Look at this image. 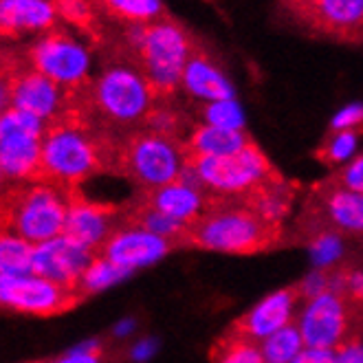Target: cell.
Returning a JSON list of instances; mask_svg holds the SVG:
<instances>
[{
  "label": "cell",
  "mask_w": 363,
  "mask_h": 363,
  "mask_svg": "<svg viewBox=\"0 0 363 363\" xmlns=\"http://www.w3.org/2000/svg\"><path fill=\"white\" fill-rule=\"evenodd\" d=\"M115 150L117 143L95 135L82 113L69 108V113L47 123L35 181L62 189H77L91 174L113 169Z\"/></svg>",
  "instance_id": "1"
},
{
  "label": "cell",
  "mask_w": 363,
  "mask_h": 363,
  "mask_svg": "<svg viewBox=\"0 0 363 363\" xmlns=\"http://www.w3.org/2000/svg\"><path fill=\"white\" fill-rule=\"evenodd\" d=\"M128 42L137 53L139 71L159 99L169 97L181 86L183 71L199 47L187 29L167 16L152 25H130Z\"/></svg>",
  "instance_id": "2"
},
{
  "label": "cell",
  "mask_w": 363,
  "mask_h": 363,
  "mask_svg": "<svg viewBox=\"0 0 363 363\" xmlns=\"http://www.w3.org/2000/svg\"><path fill=\"white\" fill-rule=\"evenodd\" d=\"M69 191L45 181H23L0 191V229L42 245L62 236Z\"/></svg>",
  "instance_id": "3"
},
{
  "label": "cell",
  "mask_w": 363,
  "mask_h": 363,
  "mask_svg": "<svg viewBox=\"0 0 363 363\" xmlns=\"http://www.w3.org/2000/svg\"><path fill=\"white\" fill-rule=\"evenodd\" d=\"M277 240L280 225L262 218L247 201L242 205L207 207L183 236L187 245L223 253H258L271 249Z\"/></svg>",
  "instance_id": "4"
},
{
  "label": "cell",
  "mask_w": 363,
  "mask_h": 363,
  "mask_svg": "<svg viewBox=\"0 0 363 363\" xmlns=\"http://www.w3.org/2000/svg\"><path fill=\"white\" fill-rule=\"evenodd\" d=\"M187 165L185 143L152 130L135 133L117 143L113 169L145 189H157L181 179Z\"/></svg>",
  "instance_id": "5"
},
{
  "label": "cell",
  "mask_w": 363,
  "mask_h": 363,
  "mask_svg": "<svg viewBox=\"0 0 363 363\" xmlns=\"http://www.w3.org/2000/svg\"><path fill=\"white\" fill-rule=\"evenodd\" d=\"M157 93L145 75L128 64H113L93 82L89 101L111 123L130 125L150 117L157 108Z\"/></svg>",
  "instance_id": "6"
},
{
  "label": "cell",
  "mask_w": 363,
  "mask_h": 363,
  "mask_svg": "<svg viewBox=\"0 0 363 363\" xmlns=\"http://www.w3.org/2000/svg\"><path fill=\"white\" fill-rule=\"evenodd\" d=\"M187 165L196 172L203 187L225 199L247 196L275 174L269 159L253 141L236 155L191 157Z\"/></svg>",
  "instance_id": "7"
},
{
  "label": "cell",
  "mask_w": 363,
  "mask_h": 363,
  "mask_svg": "<svg viewBox=\"0 0 363 363\" xmlns=\"http://www.w3.org/2000/svg\"><path fill=\"white\" fill-rule=\"evenodd\" d=\"M47 123L23 111L0 115V169L5 177L35 181Z\"/></svg>",
  "instance_id": "8"
},
{
  "label": "cell",
  "mask_w": 363,
  "mask_h": 363,
  "mask_svg": "<svg viewBox=\"0 0 363 363\" xmlns=\"http://www.w3.org/2000/svg\"><path fill=\"white\" fill-rule=\"evenodd\" d=\"M354 311H361V306L352 304L348 297L337 291H326L308 300L300 319H297L304 346L319 350H339L341 346L350 344Z\"/></svg>",
  "instance_id": "9"
},
{
  "label": "cell",
  "mask_w": 363,
  "mask_h": 363,
  "mask_svg": "<svg viewBox=\"0 0 363 363\" xmlns=\"http://www.w3.org/2000/svg\"><path fill=\"white\" fill-rule=\"evenodd\" d=\"M31 67L60 84L67 91H77L86 84L91 71V51L69 33H49L31 49Z\"/></svg>",
  "instance_id": "10"
},
{
  "label": "cell",
  "mask_w": 363,
  "mask_h": 363,
  "mask_svg": "<svg viewBox=\"0 0 363 363\" xmlns=\"http://www.w3.org/2000/svg\"><path fill=\"white\" fill-rule=\"evenodd\" d=\"M82 302L75 291L62 289L38 275H0V308L51 317Z\"/></svg>",
  "instance_id": "11"
},
{
  "label": "cell",
  "mask_w": 363,
  "mask_h": 363,
  "mask_svg": "<svg viewBox=\"0 0 363 363\" xmlns=\"http://www.w3.org/2000/svg\"><path fill=\"white\" fill-rule=\"evenodd\" d=\"M95 258H97L95 251L77 245L67 236H57L53 240L35 245L33 275L45 277V280L55 282L57 286L75 291L79 295V282Z\"/></svg>",
  "instance_id": "12"
},
{
  "label": "cell",
  "mask_w": 363,
  "mask_h": 363,
  "mask_svg": "<svg viewBox=\"0 0 363 363\" xmlns=\"http://www.w3.org/2000/svg\"><path fill=\"white\" fill-rule=\"evenodd\" d=\"M117 229L119 225L115 207L84 199L79 189L69 191L67 220H64L62 236L99 253V249L108 242V238Z\"/></svg>",
  "instance_id": "13"
},
{
  "label": "cell",
  "mask_w": 363,
  "mask_h": 363,
  "mask_svg": "<svg viewBox=\"0 0 363 363\" xmlns=\"http://www.w3.org/2000/svg\"><path fill=\"white\" fill-rule=\"evenodd\" d=\"M11 108L29 113L45 123L69 113L71 93L35 69L11 73Z\"/></svg>",
  "instance_id": "14"
},
{
  "label": "cell",
  "mask_w": 363,
  "mask_h": 363,
  "mask_svg": "<svg viewBox=\"0 0 363 363\" xmlns=\"http://www.w3.org/2000/svg\"><path fill=\"white\" fill-rule=\"evenodd\" d=\"M143 203L167 213L169 218H174L187 227L196 223L209 207L205 187L201 185L196 172L189 165H185L179 181L157 189H145Z\"/></svg>",
  "instance_id": "15"
},
{
  "label": "cell",
  "mask_w": 363,
  "mask_h": 363,
  "mask_svg": "<svg viewBox=\"0 0 363 363\" xmlns=\"http://www.w3.org/2000/svg\"><path fill=\"white\" fill-rule=\"evenodd\" d=\"M169 249H172V242L169 240L155 236V233L145 229L123 225L108 238V242L99 249L97 255L128 271H135V269L159 262L163 255H167Z\"/></svg>",
  "instance_id": "16"
},
{
  "label": "cell",
  "mask_w": 363,
  "mask_h": 363,
  "mask_svg": "<svg viewBox=\"0 0 363 363\" xmlns=\"http://www.w3.org/2000/svg\"><path fill=\"white\" fill-rule=\"evenodd\" d=\"M297 289H282L267 295L264 300L255 304L245 317H240L229 333L238 335L249 341H264L273 333L282 330L291 324V315L297 302Z\"/></svg>",
  "instance_id": "17"
},
{
  "label": "cell",
  "mask_w": 363,
  "mask_h": 363,
  "mask_svg": "<svg viewBox=\"0 0 363 363\" xmlns=\"http://www.w3.org/2000/svg\"><path fill=\"white\" fill-rule=\"evenodd\" d=\"M302 20L328 38L363 42V0H317Z\"/></svg>",
  "instance_id": "18"
},
{
  "label": "cell",
  "mask_w": 363,
  "mask_h": 363,
  "mask_svg": "<svg viewBox=\"0 0 363 363\" xmlns=\"http://www.w3.org/2000/svg\"><path fill=\"white\" fill-rule=\"evenodd\" d=\"M181 86L189 95L203 101H225L236 97V91H233L227 75L220 73V69L209 60V55L201 47H196L194 55L189 57L183 71Z\"/></svg>",
  "instance_id": "19"
},
{
  "label": "cell",
  "mask_w": 363,
  "mask_h": 363,
  "mask_svg": "<svg viewBox=\"0 0 363 363\" xmlns=\"http://www.w3.org/2000/svg\"><path fill=\"white\" fill-rule=\"evenodd\" d=\"M57 16L55 0H0V33L47 31Z\"/></svg>",
  "instance_id": "20"
},
{
  "label": "cell",
  "mask_w": 363,
  "mask_h": 363,
  "mask_svg": "<svg viewBox=\"0 0 363 363\" xmlns=\"http://www.w3.org/2000/svg\"><path fill=\"white\" fill-rule=\"evenodd\" d=\"M249 143L251 139L245 130H225V128L201 123L185 141V157H227L240 152Z\"/></svg>",
  "instance_id": "21"
},
{
  "label": "cell",
  "mask_w": 363,
  "mask_h": 363,
  "mask_svg": "<svg viewBox=\"0 0 363 363\" xmlns=\"http://www.w3.org/2000/svg\"><path fill=\"white\" fill-rule=\"evenodd\" d=\"M328 220L344 231H363V194L344 187H330L324 196Z\"/></svg>",
  "instance_id": "22"
},
{
  "label": "cell",
  "mask_w": 363,
  "mask_h": 363,
  "mask_svg": "<svg viewBox=\"0 0 363 363\" xmlns=\"http://www.w3.org/2000/svg\"><path fill=\"white\" fill-rule=\"evenodd\" d=\"M95 3L108 11L113 18L123 20L130 25H152L165 18L161 0H95Z\"/></svg>",
  "instance_id": "23"
},
{
  "label": "cell",
  "mask_w": 363,
  "mask_h": 363,
  "mask_svg": "<svg viewBox=\"0 0 363 363\" xmlns=\"http://www.w3.org/2000/svg\"><path fill=\"white\" fill-rule=\"evenodd\" d=\"M33 245L0 229V275H33Z\"/></svg>",
  "instance_id": "24"
},
{
  "label": "cell",
  "mask_w": 363,
  "mask_h": 363,
  "mask_svg": "<svg viewBox=\"0 0 363 363\" xmlns=\"http://www.w3.org/2000/svg\"><path fill=\"white\" fill-rule=\"evenodd\" d=\"M130 227H139V229H145L155 233V236H161L165 240H183L185 231H187V225L169 218L167 213L145 205V203H139L133 213H130Z\"/></svg>",
  "instance_id": "25"
},
{
  "label": "cell",
  "mask_w": 363,
  "mask_h": 363,
  "mask_svg": "<svg viewBox=\"0 0 363 363\" xmlns=\"http://www.w3.org/2000/svg\"><path fill=\"white\" fill-rule=\"evenodd\" d=\"M304 350V339L297 324H289L282 330L273 333L260 344L264 363H291Z\"/></svg>",
  "instance_id": "26"
},
{
  "label": "cell",
  "mask_w": 363,
  "mask_h": 363,
  "mask_svg": "<svg viewBox=\"0 0 363 363\" xmlns=\"http://www.w3.org/2000/svg\"><path fill=\"white\" fill-rule=\"evenodd\" d=\"M133 271H128L111 260L101 258V255H97V258L93 260V264L89 267V271L84 273L82 282H79V295L86 297L91 293H97V291H104L108 289L121 280H125L128 275H130Z\"/></svg>",
  "instance_id": "27"
},
{
  "label": "cell",
  "mask_w": 363,
  "mask_h": 363,
  "mask_svg": "<svg viewBox=\"0 0 363 363\" xmlns=\"http://www.w3.org/2000/svg\"><path fill=\"white\" fill-rule=\"evenodd\" d=\"M211 357L213 363H264L260 346L233 333H227L223 341H218Z\"/></svg>",
  "instance_id": "28"
},
{
  "label": "cell",
  "mask_w": 363,
  "mask_h": 363,
  "mask_svg": "<svg viewBox=\"0 0 363 363\" xmlns=\"http://www.w3.org/2000/svg\"><path fill=\"white\" fill-rule=\"evenodd\" d=\"M201 119L207 125L225 128V130H245V115L236 99L207 101L201 108Z\"/></svg>",
  "instance_id": "29"
},
{
  "label": "cell",
  "mask_w": 363,
  "mask_h": 363,
  "mask_svg": "<svg viewBox=\"0 0 363 363\" xmlns=\"http://www.w3.org/2000/svg\"><path fill=\"white\" fill-rule=\"evenodd\" d=\"M359 143V130H341V133H330L326 137V141L322 143V147L317 150V157L324 163H346Z\"/></svg>",
  "instance_id": "30"
},
{
  "label": "cell",
  "mask_w": 363,
  "mask_h": 363,
  "mask_svg": "<svg viewBox=\"0 0 363 363\" xmlns=\"http://www.w3.org/2000/svg\"><path fill=\"white\" fill-rule=\"evenodd\" d=\"M341 253H344V242H341V238L333 231L319 233L311 245V260L315 269L328 271V267H333L341 258Z\"/></svg>",
  "instance_id": "31"
},
{
  "label": "cell",
  "mask_w": 363,
  "mask_h": 363,
  "mask_svg": "<svg viewBox=\"0 0 363 363\" xmlns=\"http://www.w3.org/2000/svg\"><path fill=\"white\" fill-rule=\"evenodd\" d=\"M60 16L77 27H89L93 23V5L95 0H55Z\"/></svg>",
  "instance_id": "32"
},
{
  "label": "cell",
  "mask_w": 363,
  "mask_h": 363,
  "mask_svg": "<svg viewBox=\"0 0 363 363\" xmlns=\"http://www.w3.org/2000/svg\"><path fill=\"white\" fill-rule=\"evenodd\" d=\"M101 344L99 341H86L73 350H69L67 354H62L49 363H101Z\"/></svg>",
  "instance_id": "33"
},
{
  "label": "cell",
  "mask_w": 363,
  "mask_h": 363,
  "mask_svg": "<svg viewBox=\"0 0 363 363\" xmlns=\"http://www.w3.org/2000/svg\"><path fill=\"white\" fill-rule=\"evenodd\" d=\"M363 125V104H350L346 108H341L333 121H330V133L341 130H359Z\"/></svg>",
  "instance_id": "34"
},
{
  "label": "cell",
  "mask_w": 363,
  "mask_h": 363,
  "mask_svg": "<svg viewBox=\"0 0 363 363\" xmlns=\"http://www.w3.org/2000/svg\"><path fill=\"white\" fill-rule=\"evenodd\" d=\"M326 291H330V271H324V269H315L300 282V286H297V295L308 297V300H313V297L322 295Z\"/></svg>",
  "instance_id": "35"
},
{
  "label": "cell",
  "mask_w": 363,
  "mask_h": 363,
  "mask_svg": "<svg viewBox=\"0 0 363 363\" xmlns=\"http://www.w3.org/2000/svg\"><path fill=\"white\" fill-rule=\"evenodd\" d=\"M337 181H339V187L363 194V155L352 159L344 169H341L337 174Z\"/></svg>",
  "instance_id": "36"
},
{
  "label": "cell",
  "mask_w": 363,
  "mask_h": 363,
  "mask_svg": "<svg viewBox=\"0 0 363 363\" xmlns=\"http://www.w3.org/2000/svg\"><path fill=\"white\" fill-rule=\"evenodd\" d=\"M333 363H363V344L350 341V344L335 350Z\"/></svg>",
  "instance_id": "37"
},
{
  "label": "cell",
  "mask_w": 363,
  "mask_h": 363,
  "mask_svg": "<svg viewBox=\"0 0 363 363\" xmlns=\"http://www.w3.org/2000/svg\"><path fill=\"white\" fill-rule=\"evenodd\" d=\"M335 350H319V348H304L291 363H333Z\"/></svg>",
  "instance_id": "38"
},
{
  "label": "cell",
  "mask_w": 363,
  "mask_h": 363,
  "mask_svg": "<svg viewBox=\"0 0 363 363\" xmlns=\"http://www.w3.org/2000/svg\"><path fill=\"white\" fill-rule=\"evenodd\" d=\"M155 352H157V341L155 339H143V341H139V344L133 348L130 357L135 361H147Z\"/></svg>",
  "instance_id": "39"
},
{
  "label": "cell",
  "mask_w": 363,
  "mask_h": 363,
  "mask_svg": "<svg viewBox=\"0 0 363 363\" xmlns=\"http://www.w3.org/2000/svg\"><path fill=\"white\" fill-rule=\"evenodd\" d=\"M11 108V79L9 75H0V115Z\"/></svg>",
  "instance_id": "40"
},
{
  "label": "cell",
  "mask_w": 363,
  "mask_h": 363,
  "mask_svg": "<svg viewBox=\"0 0 363 363\" xmlns=\"http://www.w3.org/2000/svg\"><path fill=\"white\" fill-rule=\"evenodd\" d=\"M315 3H317V0H284V5H286L297 18H302Z\"/></svg>",
  "instance_id": "41"
},
{
  "label": "cell",
  "mask_w": 363,
  "mask_h": 363,
  "mask_svg": "<svg viewBox=\"0 0 363 363\" xmlns=\"http://www.w3.org/2000/svg\"><path fill=\"white\" fill-rule=\"evenodd\" d=\"M133 328H135V322H133V319H125V322H121V324L115 328V335H117V337H123V335H128V333H133Z\"/></svg>",
  "instance_id": "42"
},
{
  "label": "cell",
  "mask_w": 363,
  "mask_h": 363,
  "mask_svg": "<svg viewBox=\"0 0 363 363\" xmlns=\"http://www.w3.org/2000/svg\"><path fill=\"white\" fill-rule=\"evenodd\" d=\"M3 177H5V174H3V169H0V181H3Z\"/></svg>",
  "instance_id": "43"
}]
</instances>
